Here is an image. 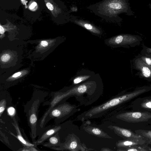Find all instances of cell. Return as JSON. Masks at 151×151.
Listing matches in <instances>:
<instances>
[{
	"instance_id": "1",
	"label": "cell",
	"mask_w": 151,
	"mask_h": 151,
	"mask_svg": "<svg viewBox=\"0 0 151 151\" xmlns=\"http://www.w3.org/2000/svg\"><path fill=\"white\" fill-rule=\"evenodd\" d=\"M129 0H101L87 7L91 12L107 22L120 23L123 19L119 15H134Z\"/></svg>"
},
{
	"instance_id": "2",
	"label": "cell",
	"mask_w": 151,
	"mask_h": 151,
	"mask_svg": "<svg viewBox=\"0 0 151 151\" xmlns=\"http://www.w3.org/2000/svg\"><path fill=\"white\" fill-rule=\"evenodd\" d=\"M142 93V90L139 87L131 91L126 93L123 91L102 104L92 107L79 115L77 118L78 120L83 122L89 119L99 118L111 109L129 101Z\"/></svg>"
},
{
	"instance_id": "3",
	"label": "cell",
	"mask_w": 151,
	"mask_h": 151,
	"mask_svg": "<svg viewBox=\"0 0 151 151\" xmlns=\"http://www.w3.org/2000/svg\"><path fill=\"white\" fill-rule=\"evenodd\" d=\"M142 40V38L139 35L121 34L108 39L105 43L113 48L122 47L129 48L140 45Z\"/></svg>"
},
{
	"instance_id": "4",
	"label": "cell",
	"mask_w": 151,
	"mask_h": 151,
	"mask_svg": "<svg viewBox=\"0 0 151 151\" xmlns=\"http://www.w3.org/2000/svg\"><path fill=\"white\" fill-rule=\"evenodd\" d=\"M80 110L76 105L65 102L51 109L48 115L51 118H55L56 122H60Z\"/></svg>"
},
{
	"instance_id": "5",
	"label": "cell",
	"mask_w": 151,
	"mask_h": 151,
	"mask_svg": "<svg viewBox=\"0 0 151 151\" xmlns=\"http://www.w3.org/2000/svg\"><path fill=\"white\" fill-rule=\"evenodd\" d=\"M52 148L57 150L71 151H86L93 150L88 148L85 144L81 143L79 138L73 133L68 134L65 141L63 143H61L59 147H54Z\"/></svg>"
},
{
	"instance_id": "6",
	"label": "cell",
	"mask_w": 151,
	"mask_h": 151,
	"mask_svg": "<svg viewBox=\"0 0 151 151\" xmlns=\"http://www.w3.org/2000/svg\"><path fill=\"white\" fill-rule=\"evenodd\" d=\"M115 117L129 123H138L146 122L151 119V113L138 111H126L117 114Z\"/></svg>"
},
{
	"instance_id": "7",
	"label": "cell",
	"mask_w": 151,
	"mask_h": 151,
	"mask_svg": "<svg viewBox=\"0 0 151 151\" xmlns=\"http://www.w3.org/2000/svg\"><path fill=\"white\" fill-rule=\"evenodd\" d=\"M133 68L138 71L135 75L151 82V67L146 64L140 58L135 57L132 60Z\"/></svg>"
},
{
	"instance_id": "8",
	"label": "cell",
	"mask_w": 151,
	"mask_h": 151,
	"mask_svg": "<svg viewBox=\"0 0 151 151\" xmlns=\"http://www.w3.org/2000/svg\"><path fill=\"white\" fill-rule=\"evenodd\" d=\"M39 101V100L38 99L34 101L28 113V122L31 129L33 138H35L36 137L37 113Z\"/></svg>"
},
{
	"instance_id": "9",
	"label": "cell",
	"mask_w": 151,
	"mask_h": 151,
	"mask_svg": "<svg viewBox=\"0 0 151 151\" xmlns=\"http://www.w3.org/2000/svg\"><path fill=\"white\" fill-rule=\"evenodd\" d=\"M70 21L88 30L93 34L100 35L102 33L101 29L89 21L80 19L78 17L71 15Z\"/></svg>"
},
{
	"instance_id": "10",
	"label": "cell",
	"mask_w": 151,
	"mask_h": 151,
	"mask_svg": "<svg viewBox=\"0 0 151 151\" xmlns=\"http://www.w3.org/2000/svg\"><path fill=\"white\" fill-rule=\"evenodd\" d=\"M107 128L124 139H138L143 137L141 135L133 132L130 129L116 125H110L107 127Z\"/></svg>"
},
{
	"instance_id": "11",
	"label": "cell",
	"mask_w": 151,
	"mask_h": 151,
	"mask_svg": "<svg viewBox=\"0 0 151 151\" xmlns=\"http://www.w3.org/2000/svg\"><path fill=\"white\" fill-rule=\"evenodd\" d=\"M82 122L81 128L89 134L97 137L111 139L112 138L102 129L90 125L91 122L89 121H84Z\"/></svg>"
},
{
	"instance_id": "12",
	"label": "cell",
	"mask_w": 151,
	"mask_h": 151,
	"mask_svg": "<svg viewBox=\"0 0 151 151\" xmlns=\"http://www.w3.org/2000/svg\"><path fill=\"white\" fill-rule=\"evenodd\" d=\"M132 105L133 110L151 113V96L138 98L132 102Z\"/></svg>"
},
{
	"instance_id": "13",
	"label": "cell",
	"mask_w": 151,
	"mask_h": 151,
	"mask_svg": "<svg viewBox=\"0 0 151 151\" xmlns=\"http://www.w3.org/2000/svg\"><path fill=\"white\" fill-rule=\"evenodd\" d=\"M149 144V140L142 137L135 139H124L117 141L116 144L117 150L123 151L125 149L131 146Z\"/></svg>"
},
{
	"instance_id": "14",
	"label": "cell",
	"mask_w": 151,
	"mask_h": 151,
	"mask_svg": "<svg viewBox=\"0 0 151 151\" xmlns=\"http://www.w3.org/2000/svg\"><path fill=\"white\" fill-rule=\"evenodd\" d=\"M62 128L61 126H58L52 127L47 130L38 139L34 142L35 145L42 144L45 141L54 134L58 132Z\"/></svg>"
},
{
	"instance_id": "15",
	"label": "cell",
	"mask_w": 151,
	"mask_h": 151,
	"mask_svg": "<svg viewBox=\"0 0 151 151\" xmlns=\"http://www.w3.org/2000/svg\"><path fill=\"white\" fill-rule=\"evenodd\" d=\"M44 1L46 6L54 17H57L58 14L62 13V9L53 0H44Z\"/></svg>"
},
{
	"instance_id": "16",
	"label": "cell",
	"mask_w": 151,
	"mask_h": 151,
	"mask_svg": "<svg viewBox=\"0 0 151 151\" xmlns=\"http://www.w3.org/2000/svg\"><path fill=\"white\" fill-rule=\"evenodd\" d=\"M61 143L60 142L58 132L55 134V135L49 137L48 142L44 143L43 145L45 147L52 148L54 147L59 146Z\"/></svg>"
},
{
	"instance_id": "17",
	"label": "cell",
	"mask_w": 151,
	"mask_h": 151,
	"mask_svg": "<svg viewBox=\"0 0 151 151\" xmlns=\"http://www.w3.org/2000/svg\"><path fill=\"white\" fill-rule=\"evenodd\" d=\"M14 123V124H13V125L17 131V137L19 141L21 142L23 145L26 146V147H34L35 145V144H33L30 143L25 139L22 136L18 127V126L17 124L16 123V122H15Z\"/></svg>"
},
{
	"instance_id": "18",
	"label": "cell",
	"mask_w": 151,
	"mask_h": 151,
	"mask_svg": "<svg viewBox=\"0 0 151 151\" xmlns=\"http://www.w3.org/2000/svg\"><path fill=\"white\" fill-rule=\"evenodd\" d=\"M148 144L134 145L126 148L123 151H151V148L148 146Z\"/></svg>"
},
{
	"instance_id": "19",
	"label": "cell",
	"mask_w": 151,
	"mask_h": 151,
	"mask_svg": "<svg viewBox=\"0 0 151 151\" xmlns=\"http://www.w3.org/2000/svg\"><path fill=\"white\" fill-rule=\"evenodd\" d=\"M91 76V74L80 75L77 76L73 80V85H77L81 82L85 81L86 80L90 79Z\"/></svg>"
},
{
	"instance_id": "20",
	"label": "cell",
	"mask_w": 151,
	"mask_h": 151,
	"mask_svg": "<svg viewBox=\"0 0 151 151\" xmlns=\"http://www.w3.org/2000/svg\"><path fill=\"white\" fill-rule=\"evenodd\" d=\"M136 56L140 58L146 64L151 67V54L140 53Z\"/></svg>"
},
{
	"instance_id": "21",
	"label": "cell",
	"mask_w": 151,
	"mask_h": 151,
	"mask_svg": "<svg viewBox=\"0 0 151 151\" xmlns=\"http://www.w3.org/2000/svg\"><path fill=\"white\" fill-rule=\"evenodd\" d=\"M135 132L149 140H151V131L144 129H138Z\"/></svg>"
},
{
	"instance_id": "22",
	"label": "cell",
	"mask_w": 151,
	"mask_h": 151,
	"mask_svg": "<svg viewBox=\"0 0 151 151\" xmlns=\"http://www.w3.org/2000/svg\"><path fill=\"white\" fill-rule=\"evenodd\" d=\"M6 103V101L5 100L2 99L0 101V113L1 116L5 109Z\"/></svg>"
},
{
	"instance_id": "23",
	"label": "cell",
	"mask_w": 151,
	"mask_h": 151,
	"mask_svg": "<svg viewBox=\"0 0 151 151\" xmlns=\"http://www.w3.org/2000/svg\"><path fill=\"white\" fill-rule=\"evenodd\" d=\"M140 53L151 54V48L147 47L144 45H142V49Z\"/></svg>"
},
{
	"instance_id": "24",
	"label": "cell",
	"mask_w": 151,
	"mask_h": 151,
	"mask_svg": "<svg viewBox=\"0 0 151 151\" xmlns=\"http://www.w3.org/2000/svg\"><path fill=\"white\" fill-rule=\"evenodd\" d=\"M10 58V55L8 54H5L3 55L1 58V60L4 62L8 61Z\"/></svg>"
},
{
	"instance_id": "25",
	"label": "cell",
	"mask_w": 151,
	"mask_h": 151,
	"mask_svg": "<svg viewBox=\"0 0 151 151\" xmlns=\"http://www.w3.org/2000/svg\"><path fill=\"white\" fill-rule=\"evenodd\" d=\"M7 111L9 114L11 116H13L15 113V109L13 107H10L8 108Z\"/></svg>"
},
{
	"instance_id": "26",
	"label": "cell",
	"mask_w": 151,
	"mask_h": 151,
	"mask_svg": "<svg viewBox=\"0 0 151 151\" xmlns=\"http://www.w3.org/2000/svg\"><path fill=\"white\" fill-rule=\"evenodd\" d=\"M41 45L43 47H46L48 45V43L46 41L43 40L41 42Z\"/></svg>"
},
{
	"instance_id": "27",
	"label": "cell",
	"mask_w": 151,
	"mask_h": 151,
	"mask_svg": "<svg viewBox=\"0 0 151 151\" xmlns=\"http://www.w3.org/2000/svg\"><path fill=\"white\" fill-rule=\"evenodd\" d=\"M37 5V4L36 2H33L29 6V8L31 9H33Z\"/></svg>"
},
{
	"instance_id": "28",
	"label": "cell",
	"mask_w": 151,
	"mask_h": 151,
	"mask_svg": "<svg viewBox=\"0 0 151 151\" xmlns=\"http://www.w3.org/2000/svg\"><path fill=\"white\" fill-rule=\"evenodd\" d=\"M21 74L20 72H18L14 74L12 76L13 78H16L19 76Z\"/></svg>"
},
{
	"instance_id": "29",
	"label": "cell",
	"mask_w": 151,
	"mask_h": 151,
	"mask_svg": "<svg viewBox=\"0 0 151 151\" xmlns=\"http://www.w3.org/2000/svg\"><path fill=\"white\" fill-rule=\"evenodd\" d=\"M5 32L4 29L2 26L1 25V24H0V33L1 34H3Z\"/></svg>"
},
{
	"instance_id": "30",
	"label": "cell",
	"mask_w": 151,
	"mask_h": 151,
	"mask_svg": "<svg viewBox=\"0 0 151 151\" xmlns=\"http://www.w3.org/2000/svg\"><path fill=\"white\" fill-rule=\"evenodd\" d=\"M100 151H113L112 150H111L109 148H101V150Z\"/></svg>"
},
{
	"instance_id": "31",
	"label": "cell",
	"mask_w": 151,
	"mask_h": 151,
	"mask_svg": "<svg viewBox=\"0 0 151 151\" xmlns=\"http://www.w3.org/2000/svg\"><path fill=\"white\" fill-rule=\"evenodd\" d=\"M149 144L151 145V140H149Z\"/></svg>"
}]
</instances>
